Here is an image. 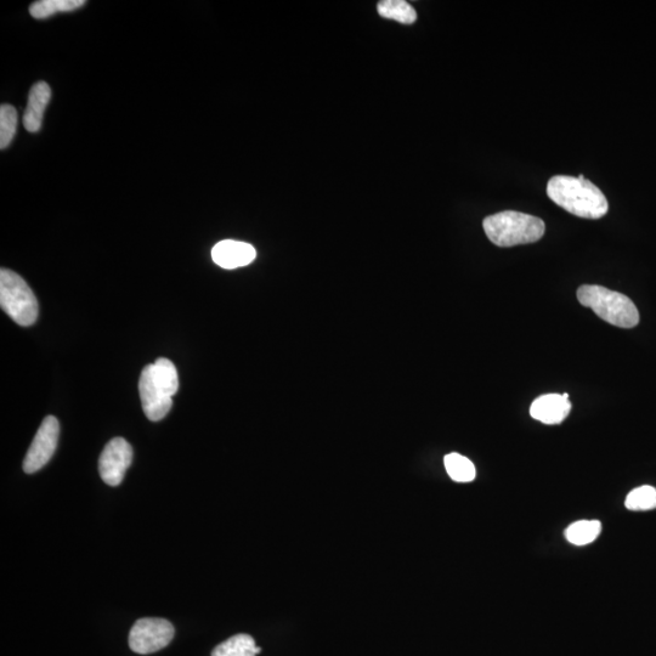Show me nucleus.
I'll return each instance as SVG.
<instances>
[{"mask_svg": "<svg viewBox=\"0 0 656 656\" xmlns=\"http://www.w3.org/2000/svg\"><path fill=\"white\" fill-rule=\"evenodd\" d=\"M133 449L126 439L115 438L105 446L99 460V473L107 485L118 486L123 482L127 469L132 465Z\"/></svg>", "mask_w": 656, "mask_h": 656, "instance_id": "6e6552de", "label": "nucleus"}, {"mask_svg": "<svg viewBox=\"0 0 656 656\" xmlns=\"http://www.w3.org/2000/svg\"><path fill=\"white\" fill-rule=\"evenodd\" d=\"M260 648L256 646L253 637L241 633L214 648L212 656H256L260 653Z\"/></svg>", "mask_w": 656, "mask_h": 656, "instance_id": "f8f14e48", "label": "nucleus"}, {"mask_svg": "<svg viewBox=\"0 0 656 656\" xmlns=\"http://www.w3.org/2000/svg\"><path fill=\"white\" fill-rule=\"evenodd\" d=\"M84 4V0H42L31 5L30 13L33 18L43 20L58 13L82 8Z\"/></svg>", "mask_w": 656, "mask_h": 656, "instance_id": "2eb2a0df", "label": "nucleus"}, {"mask_svg": "<svg viewBox=\"0 0 656 656\" xmlns=\"http://www.w3.org/2000/svg\"><path fill=\"white\" fill-rule=\"evenodd\" d=\"M625 506L630 511H652L656 508V489L650 485L639 486L626 497Z\"/></svg>", "mask_w": 656, "mask_h": 656, "instance_id": "f3484780", "label": "nucleus"}, {"mask_svg": "<svg viewBox=\"0 0 656 656\" xmlns=\"http://www.w3.org/2000/svg\"><path fill=\"white\" fill-rule=\"evenodd\" d=\"M174 633V626L168 620L140 619L130 630L129 647L134 653L141 655L160 652L171 644Z\"/></svg>", "mask_w": 656, "mask_h": 656, "instance_id": "423d86ee", "label": "nucleus"}, {"mask_svg": "<svg viewBox=\"0 0 656 656\" xmlns=\"http://www.w3.org/2000/svg\"><path fill=\"white\" fill-rule=\"evenodd\" d=\"M377 10L382 18L395 20L400 24L411 25L417 20L416 10L404 0H383L378 3Z\"/></svg>", "mask_w": 656, "mask_h": 656, "instance_id": "ddd939ff", "label": "nucleus"}, {"mask_svg": "<svg viewBox=\"0 0 656 656\" xmlns=\"http://www.w3.org/2000/svg\"><path fill=\"white\" fill-rule=\"evenodd\" d=\"M483 226L489 240L499 247L537 242L544 237L546 231L544 220L516 211H505L486 217Z\"/></svg>", "mask_w": 656, "mask_h": 656, "instance_id": "7ed1b4c3", "label": "nucleus"}, {"mask_svg": "<svg viewBox=\"0 0 656 656\" xmlns=\"http://www.w3.org/2000/svg\"><path fill=\"white\" fill-rule=\"evenodd\" d=\"M547 195L564 211L585 219H601L608 213L607 197L590 180L556 175L547 184Z\"/></svg>", "mask_w": 656, "mask_h": 656, "instance_id": "f257e3e1", "label": "nucleus"}, {"mask_svg": "<svg viewBox=\"0 0 656 656\" xmlns=\"http://www.w3.org/2000/svg\"><path fill=\"white\" fill-rule=\"evenodd\" d=\"M444 463L446 472L457 483L473 482L475 477H477V471H475L473 462L465 456L456 454V452L445 456Z\"/></svg>", "mask_w": 656, "mask_h": 656, "instance_id": "dca6fc26", "label": "nucleus"}, {"mask_svg": "<svg viewBox=\"0 0 656 656\" xmlns=\"http://www.w3.org/2000/svg\"><path fill=\"white\" fill-rule=\"evenodd\" d=\"M570 411L571 403L568 394L541 395L530 407L531 417L545 424L562 423Z\"/></svg>", "mask_w": 656, "mask_h": 656, "instance_id": "9d476101", "label": "nucleus"}, {"mask_svg": "<svg viewBox=\"0 0 656 656\" xmlns=\"http://www.w3.org/2000/svg\"><path fill=\"white\" fill-rule=\"evenodd\" d=\"M59 435L60 424L58 418L54 416L45 417L25 457L24 471L27 474L36 473L47 465L54 455L56 446H58Z\"/></svg>", "mask_w": 656, "mask_h": 656, "instance_id": "0eeeda50", "label": "nucleus"}, {"mask_svg": "<svg viewBox=\"0 0 656 656\" xmlns=\"http://www.w3.org/2000/svg\"><path fill=\"white\" fill-rule=\"evenodd\" d=\"M0 305L20 326H31L38 319L35 293L20 275L9 269L0 270Z\"/></svg>", "mask_w": 656, "mask_h": 656, "instance_id": "39448f33", "label": "nucleus"}, {"mask_svg": "<svg viewBox=\"0 0 656 656\" xmlns=\"http://www.w3.org/2000/svg\"><path fill=\"white\" fill-rule=\"evenodd\" d=\"M179 389L178 371L168 359H158L141 372L139 393L141 405L152 422L163 420L171 411L173 395Z\"/></svg>", "mask_w": 656, "mask_h": 656, "instance_id": "f03ea898", "label": "nucleus"}, {"mask_svg": "<svg viewBox=\"0 0 656 656\" xmlns=\"http://www.w3.org/2000/svg\"><path fill=\"white\" fill-rule=\"evenodd\" d=\"M18 128V111L11 105L0 107V149L4 150L13 141Z\"/></svg>", "mask_w": 656, "mask_h": 656, "instance_id": "a211bd4d", "label": "nucleus"}, {"mask_svg": "<svg viewBox=\"0 0 656 656\" xmlns=\"http://www.w3.org/2000/svg\"><path fill=\"white\" fill-rule=\"evenodd\" d=\"M602 531V524L598 520H580L571 524L570 527L565 530V537L575 546H586L592 544L593 541H596L599 534Z\"/></svg>", "mask_w": 656, "mask_h": 656, "instance_id": "4468645a", "label": "nucleus"}, {"mask_svg": "<svg viewBox=\"0 0 656 656\" xmlns=\"http://www.w3.org/2000/svg\"><path fill=\"white\" fill-rule=\"evenodd\" d=\"M256 257L257 252L250 243L235 240L220 241L212 250L213 262L228 270L246 267Z\"/></svg>", "mask_w": 656, "mask_h": 656, "instance_id": "1a4fd4ad", "label": "nucleus"}, {"mask_svg": "<svg viewBox=\"0 0 656 656\" xmlns=\"http://www.w3.org/2000/svg\"><path fill=\"white\" fill-rule=\"evenodd\" d=\"M50 98H52V89L47 83L38 82L31 88L24 115V124L28 132L37 133L42 128L44 112Z\"/></svg>", "mask_w": 656, "mask_h": 656, "instance_id": "9b49d317", "label": "nucleus"}, {"mask_svg": "<svg viewBox=\"0 0 656 656\" xmlns=\"http://www.w3.org/2000/svg\"><path fill=\"white\" fill-rule=\"evenodd\" d=\"M579 302L590 308L604 321L616 327L633 328L638 325L639 313L635 303L625 294L597 285H584L578 290Z\"/></svg>", "mask_w": 656, "mask_h": 656, "instance_id": "20e7f679", "label": "nucleus"}]
</instances>
